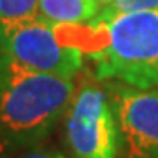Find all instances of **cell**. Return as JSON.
Segmentation results:
<instances>
[{"instance_id": "obj_2", "label": "cell", "mask_w": 158, "mask_h": 158, "mask_svg": "<svg viewBox=\"0 0 158 158\" xmlns=\"http://www.w3.org/2000/svg\"><path fill=\"white\" fill-rule=\"evenodd\" d=\"M88 27L100 39L88 53L97 77L137 88H158V9L98 12Z\"/></svg>"}, {"instance_id": "obj_1", "label": "cell", "mask_w": 158, "mask_h": 158, "mask_svg": "<svg viewBox=\"0 0 158 158\" xmlns=\"http://www.w3.org/2000/svg\"><path fill=\"white\" fill-rule=\"evenodd\" d=\"M74 91L72 79L0 55V158L39 146L65 116Z\"/></svg>"}, {"instance_id": "obj_5", "label": "cell", "mask_w": 158, "mask_h": 158, "mask_svg": "<svg viewBox=\"0 0 158 158\" xmlns=\"http://www.w3.org/2000/svg\"><path fill=\"white\" fill-rule=\"evenodd\" d=\"M121 134L119 158H158V88L109 85Z\"/></svg>"}, {"instance_id": "obj_7", "label": "cell", "mask_w": 158, "mask_h": 158, "mask_svg": "<svg viewBox=\"0 0 158 158\" xmlns=\"http://www.w3.org/2000/svg\"><path fill=\"white\" fill-rule=\"evenodd\" d=\"M39 0H0V19H19L37 14Z\"/></svg>"}, {"instance_id": "obj_8", "label": "cell", "mask_w": 158, "mask_h": 158, "mask_svg": "<svg viewBox=\"0 0 158 158\" xmlns=\"http://www.w3.org/2000/svg\"><path fill=\"white\" fill-rule=\"evenodd\" d=\"M158 0H111L104 6L100 12L104 14H121V12H137V11H156Z\"/></svg>"}, {"instance_id": "obj_6", "label": "cell", "mask_w": 158, "mask_h": 158, "mask_svg": "<svg viewBox=\"0 0 158 158\" xmlns=\"http://www.w3.org/2000/svg\"><path fill=\"white\" fill-rule=\"evenodd\" d=\"M100 9L95 0H39L37 14L56 27H72L91 21Z\"/></svg>"}, {"instance_id": "obj_9", "label": "cell", "mask_w": 158, "mask_h": 158, "mask_svg": "<svg viewBox=\"0 0 158 158\" xmlns=\"http://www.w3.org/2000/svg\"><path fill=\"white\" fill-rule=\"evenodd\" d=\"M19 158H62V153L49 149V148L35 146L32 149H28V151H25Z\"/></svg>"}, {"instance_id": "obj_3", "label": "cell", "mask_w": 158, "mask_h": 158, "mask_svg": "<svg viewBox=\"0 0 158 158\" xmlns=\"http://www.w3.org/2000/svg\"><path fill=\"white\" fill-rule=\"evenodd\" d=\"M58 28L39 14L0 19V55L37 72L74 79L83 69L85 51L63 40Z\"/></svg>"}, {"instance_id": "obj_10", "label": "cell", "mask_w": 158, "mask_h": 158, "mask_svg": "<svg viewBox=\"0 0 158 158\" xmlns=\"http://www.w3.org/2000/svg\"><path fill=\"white\" fill-rule=\"evenodd\" d=\"M95 2H98V4H100V6L104 7V6H107V4L111 2V0H95Z\"/></svg>"}, {"instance_id": "obj_11", "label": "cell", "mask_w": 158, "mask_h": 158, "mask_svg": "<svg viewBox=\"0 0 158 158\" xmlns=\"http://www.w3.org/2000/svg\"><path fill=\"white\" fill-rule=\"evenodd\" d=\"M62 158H65V156H63V155H62Z\"/></svg>"}, {"instance_id": "obj_4", "label": "cell", "mask_w": 158, "mask_h": 158, "mask_svg": "<svg viewBox=\"0 0 158 158\" xmlns=\"http://www.w3.org/2000/svg\"><path fill=\"white\" fill-rule=\"evenodd\" d=\"M65 139L74 158H119L121 134L107 90L85 83L65 113Z\"/></svg>"}]
</instances>
